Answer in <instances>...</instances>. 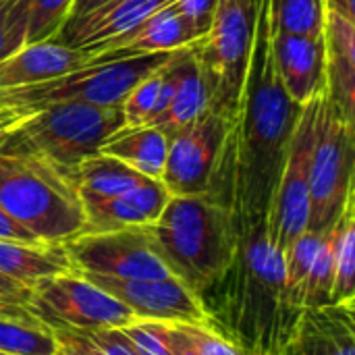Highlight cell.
I'll return each instance as SVG.
<instances>
[{
    "mask_svg": "<svg viewBox=\"0 0 355 355\" xmlns=\"http://www.w3.org/2000/svg\"><path fill=\"white\" fill-rule=\"evenodd\" d=\"M148 229L173 277L204 300L229 268L233 254L227 202L214 193L171 196Z\"/></svg>",
    "mask_w": 355,
    "mask_h": 355,
    "instance_id": "cell-1",
    "label": "cell"
},
{
    "mask_svg": "<svg viewBox=\"0 0 355 355\" xmlns=\"http://www.w3.org/2000/svg\"><path fill=\"white\" fill-rule=\"evenodd\" d=\"M0 206L40 241L64 243L85 229L71 173L33 154L0 152Z\"/></svg>",
    "mask_w": 355,
    "mask_h": 355,
    "instance_id": "cell-2",
    "label": "cell"
},
{
    "mask_svg": "<svg viewBox=\"0 0 355 355\" xmlns=\"http://www.w3.org/2000/svg\"><path fill=\"white\" fill-rule=\"evenodd\" d=\"M125 125L121 106L60 102L19 123L0 146L4 154H33L73 173L98 154L104 141Z\"/></svg>",
    "mask_w": 355,
    "mask_h": 355,
    "instance_id": "cell-3",
    "label": "cell"
},
{
    "mask_svg": "<svg viewBox=\"0 0 355 355\" xmlns=\"http://www.w3.org/2000/svg\"><path fill=\"white\" fill-rule=\"evenodd\" d=\"M262 0H218L208 31L191 44L210 94V108L235 121Z\"/></svg>",
    "mask_w": 355,
    "mask_h": 355,
    "instance_id": "cell-4",
    "label": "cell"
},
{
    "mask_svg": "<svg viewBox=\"0 0 355 355\" xmlns=\"http://www.w3.org/2000/svg\"><path fill=\"white\" fill-rule=\"evenodd\" d=\"M173 52L141 54L106 62H85L60 77L0 92V102L29 114L60 102L121 106L135 83L160 69Z\"/></svg>",
    "mask_w": 355,
    "mask_h": 355,
    "instance_id": "cell-5",
    "label": "cell"
},
{
    "mask_svg": "<svg viewBox=\"0 0 355 355\" xmlns=\"http://www.w3.org/2000/svg\"><path fill=\"white\" fill-rule=\"evenodd\" d=\"M354 173L355 123L345 119L324 96L310 162V212L306 231L324 233L335 225L347 200L355 193Z\"/></svg>",
    "mask_w": 355,
    "mask_h": 355,
    "instance_id": "cell-6",
    "label": "cell"
},
{
    "mask_svg": "<svg viewBox=\"0 0 355 355\" xmlns=\"http://www.w3.org/2000/svg\"><path fill=\"white\" fill-rule=\"evenodd\" d=\"M27 310L50 331H104L135 320L131 310L96 287L81 272L48 279L31 287Z\"/></svg>",
    "mask_w": 355,
    "mask_h": 355,
    "instance_id": "cell-7",
    "label": "cell"
},
{
    "mask_svg": "<svg viewBox=\"0 0 355 355\" xmlns=\"http://www.w3.org/2000/svg\"><path fill=\"white\" fill-rule=\"evenodd\" d=\"M322 98L316 96L302 106L300 119L295 123L285 162L281 166L277 187L270 202L268 227L275 248L285 254V250L308 229L310 212V162L316 137V125L322 108Z\"/></svg>",
    "mask_w": 355,
    "mask_h": 355,
    "instance_id": "cell-8",
    "label": "cell"
},
{
    "mask_svg": "<svg viewBox=\"0 0 355 355\" xmlns=\"http://www.w3.org/2000/svg\"><path fill=\"white\" fill-rule=\"evenodd\" d=\"M75 270L114 279L173 277L148 227H129L104 233H81L64 241Z\"/></svg>",
    "mask_w": 355,
    "mask_h": 355,
    "instance_id": "cell-9",
    "label": "cell"
},
{
    "mask_svg": "<svg viewBox=\"0 0 355 355\" xmlns=\"http://www.w3.org/2000/svg\"><path fill=\"white\" fill-rule=\"evenodd\" d=\"M233 123L208 108L198 121L168 137L162 185L171 196H200L210 189Z\"/></svg>",
    "mask_w": 355,
    "mask_h": 355,
    "instance_id": "cell-10",
    "label": "cell"
},
{
    "mask_svg": "<svg viewBox=\"0 0 355 355\" xmlns=\"http://www.w3.org/2000/svg\"><path fill=\"white\" fill-rule=\"evenodd\" d=\"M79 272V270H77ZM96 287L119 300L141 320H162L196 324L212 320L204 300L189 291L175 277L168 279H114L94 272H81Z\"/></svg>",
    "mask_w": 355,
    "mask_h": 355,
    "instance_id": "cell-11",
    "label": "cell"
},
{
    "mask_svg": "<svg viewBox=\"0 0 355 355\" xmlns=\"http://www.w3.org/2000/svg\"><path fill=\"white\" fill-rule=\"evenodd\" d=\"M175 0H110L85 15L71 17L56 33V42L81 52L102 48L135 27Z\"/></svg>",
    "mask_w": 355,
    "mask_h": 355,
    "instance_id": "cell-12",
    "label": "cell"
},
{
    "mask_svg": "<svg viewBox=\"0 0 355 355\" xmlns=\"http://www.w3.org/2000/svg\"><path fill=\"white\" fill-rule=\"evenodd\" d=\"M200 40V33L193 29V25L179 12V8L173 4L160 8L152 17H148L139 27L129 31L127 35L83 52L87 56V62H106V60H119L129 56H141V54H158V52H175L179 48H187Z\"/></svg>",
    "mask_w": 355,
    "mask_h": 355,
    "instance_id": "cell-13",
    "label": "cell"
},
{
    "mask_svg": "<svg viewBox=\"0 0 355 355\" xmlns=\"http://www.w3.org/2000/svg\"><path fill=\"white\" fill-rule=\"evenodd\" d=\"M272 58L283 87L295 104L304 106L327 89L324 33L308 37L272 29Z\"/></svg>",
    "mask_w": 355,
    "mask_h": 355,
    "instance_id": "cell-14",
    "label": "cell"
},
{
    "mask_svg": "<svg viewBox=\"0 0 355 355\" xmlns=\"http://www.w3.org/2000/svg\"><path fill=\"white\" fill-rule=\"evenodd\" d=\"M355 306L300 312L281 352L289 355H355Z\"/></svg>",
    "mask_w": 355,
    "mask_h": 355,
    "instance_id": "cell-15",
    "label": "cell"
},
{
    "mask_svg": "<svg viewBox=\"0 0 355 355\" xmlns=\"http://www.w3.org/2000/svg\"><path fill=\"white\" fill-rule=\"evenodd\" d=\"M171 193L158 179H146L137 187L96 204H85L83 233H104L129 227H148L158 220Z\"/></svg>",
    "mask_w": 355,
    "mask_h": 355,
    "instance_id": "cell-16",
    "label": "cell"
},
{
    "mask_svg": "<svg viewBox=\"0 0 355 355\" xmlns=\"http://www.w3.org/2000/svg\"><path fill=\"white\" fill-rule=\"evenodd\" d=\"M327 100L355 123V21L327 12L324 21Z\"/></svg>",
    "mask_w": 355,
    "mask_h": 355,
    "instance_id": "cell-17",
    "label": "cell"
},
{
    "mask_svg": "<svg viewBox=\"0 0 355 355\" xmlns=\"http://www.w3.org/2000/svg\"><path fill=\"white\" fill-rule=\"evenodd\" d=\"M85 62L87 56L81 50L62 46L56 40L27 44L0 62V92L60 77Z\"/></svg>",
    "mask_w": 355,
    "mask_h": 355,
    "instance_id": "cell-18",
    "label": "cell"
},
{
    "mask_svg": "<svg viewBox=\"0 0 355 355\" xmlns=\"http://www.w3.org/2000/svg\"><path fill=\"white\" fill-rule=\"evenodd\" d=\"M75 270L64 243L0 241V272L31 289L42 281Z\"/></svg>",
    "mask_w": 355,
    "mask_h": 355,
    "instance_id": "cell-19",
    "label": "cell"
},
{
    "mask_svg": "<svg viewBox=\"0 0 355 355\" xmlns=\"http://www.w3.org/2000/svg\"><path fill=\"white\" fill-rule=\"evenodd\" d=\"M104 154L121 160L146 179H162L168 135L156 125H123L102 146Z\"/></svg>",
    "mask_w": 355,
    "mask_h": 355,
    "instance_id": "cell-20",
    "label": "cell"
},
{
    "mask_svg": "<svg viewBox=\"0 0 355 355\" xmlns=\"http://www.w3.org/2000/svg\"><path fill=\"white\" fill-rule=\"evenodd\" d=\"M210 108V94L206 79L202 75L200 62L193 54V48L187 46L181 50L179 60V83L168 108L152 123L160 127L168 137L183 127L198 121Z\"/></svg>",
    "mask_w": 355,
    "mask_h": 355,
    "instance_id": "cell-21",
    "label": "cell"
},
{
    "mask_svg": "<svg viewBox=\"0 0 355 355\" xmlns=\"http://www.w3.org/2000/svg\"><path fill=\"white\" fill-rule=\"evenodd\" d=\"M71 177L75 181L83 206L116 198L146 181L144 175L104 152H98L79 162L73 168Z\"/></svg>",
    "mask_w": 355,
    "mask_h": 355,
    "instance_id": "cell-22",
    "label": "cell"
},
{
    "mask_svg": "<svg viewBox=\"0 0 355 355\" xmlns=\"http://www.w3.org/2000/svg\"><path fill=\"white\" fill-rule=\"evenodd\" d=\"M333 252L331 306H355V193L329 229Z\"/></svg>",
    "mask_w": 355,
    "mask_h": 355,
    "instance_id": "cell-23",
    "label": "cell"
},
{
    "mask_svg": "<svg viewBox=\"0 0 355 355\" xmlns=\"http://www.w3.org/2000/svg\"><path fill=\"white\" fill-rule=\"evenodd\" d=\"M327 233L304 231L283 254V285L289 308L300 314L304 310V287L312 264L327 241Z\"/></svg>",
    "mask_w": 355,
    "mask_h": 355,
    "instance_id": "cell-24",
    "label": "cell"
},
{
    "mask_svg": "<svg viewBox=\"0 0 355 355\" xmlns=\"http://www.w3.org/2000/svg\"><path fill=\"white\" fill-rule=\"evenodd\" d=\"M275 31L320 37L324 33V0H268Z\"/></svg>",
    "mask_w": 355,
    "mask_h": 355,
    "instance_id": "cell-25",
    "label": "cell"
},
{
    "mask_svg": "<svg viewBox=\"0 0 355 355\" xmlns=\"http://www.w3.org/2000/svg\"><path fill=\"white\" fill-rule=\"evenodd\" d=\"M54 333L40 320L0 318V352L10 355H52Z\"/></svg>",
    "mask_w": 355,
    "mask_h": 355,
    "instance_id": "cell-26",
    "label": "cell"
},
{
    "mask_svg": "<svg viewBox=\"0 0 355 355\" xmlns=\"http://www.w3.org/2000/svg\"><path fill=\"white\" fill-rule=\"evenodd\" d=\"M75 0H27V44L54 40L71 17Z\"/></svg>",
    "mask_w": 355,
    "mask_h": 355,
    "instance_id": "cell-27",
    "label": "cell"
},
{
    "mask_svg": "<svg viewBox=\"0 0 355 355\" xmlns=\"http://www.w3.org/2000/svg\"><path fill=\"white\" fill-rule=\"evenodd\" d=\"M162 67L156 69L154 73H150L148 77H144L139 83H135L131 87V92L125 96V100L121 104L125 125H129V127L148 125V121L154 112L156 98H158V89H160V81H162Z\"/></svg>",
    "mask_w": 355,
    "mask_h": 355,
    "instance_id": "cell-28",
    "label": "cell"
},
{
    "mask_svg": "<svg viewBox=\"0 0 355 355\" xmlns=\"http://www.w3.org/2000/svg\"><path fill=\"white\" fill-rule=\"evenodd\" d=\"M27 46V0H0V62Z\"/></svg>",
    "mask_w": 355,
    "mask_h": 355,
    "instance_id": "cell-29",
    "label": "cell"
},
{
    "mask_svg": "<svg viewBox=\"0 0 355 355\" xmlns=\"http://www.w3.org/2000/svg\"><path fill=\"white\" fill-rule=\"evenodd\" d=\"M331 289H333V252H331V237L327 233V241L320 248L304 287V310L331 306Z\"/></svg>",
    "mask_w": 355,
    "mask_h": 355,
    "instance_id": "cell-30",
    "label": "cell"
},
{
    "mask_svg": "<svg viewBox=\"0 0 355 355\" xmlns=\"http://www.w3.org/2000/svg\"><path fill=\"white\" fill-rule=\"evenodd\" d=\"M166 324L162 320L135 318L119 327V333L135 355H171L166 345Z\"/></svg>",
    "mask_w": 355,
    "mask_h": 355,
    "instance_id": "cell-31",
    "label": "cell"
},
{
    "mask_svg": "<svg viewBox=\"0 0 355 355\" xmlns=\"http://www.w3.org/2000/svg\"><path fill=\"white\" fill-rule=\"evenodd\" d=\"M185 329L196 341L202 355H248L214 324V320L185 324Z\"/></svg>",
    "mask_w": 355,
    "mask_h": 355,
    "instance_id": "cell-32",
    "label": "cell"
},
{
    "mask_svg": "<svg viewBox=\"0 0 355 355\" xmlns=\"http://www.w3.org/2000/svg\"><path fill=\"white\" fill-rule=\"evenodd\" d=\"M218 0H175V6L179 12L193 25V29L200 33V37L208 31L212 23V15Z\"/></svg>",
    "mask_w": 355,
    "mask_h": 355,
    "instance_id": "cell-33",
    "label": "cell"
},
{
    "mask_svg": "<svg viewBox=\"0 0 355 355\" xmlns=\"http://www.w3.org/2000/svg\"><path fill=\"white\" fill-rule=\"evenodd\" d=\"M56 349L52 355H98L96 347L81 331H52Z\"/></svg>",
    "mask_w": 355,
    "mask_h": 355,
    "instance_id": "cell-34",
    "label": "cell"
},
{
    "mask_svg": "<svg viewBox=\"0 0 355 355\" xmlns=\"http://www.w3.org/2000/svg\"><path fill=\"white\" fill-rule=\"evenodd\" d=\"M98 355H135L119 329H104V331H89L85 333Z\"/></svg>",
    "mask_w": 355,
    "mask_h": 355,
    "instance_id": "cell-35",
    "label": "cell"
},
{
    "mask_svg": "<svg viewBox=\"0 0 355 355\" xmlns=\"http://www.w3.org/2000/svg\"><path fill=\"white\" fill-rule=\"evenodd\" d=\"M166 345H168L171 355H202L196 341L187 333L185 324H181V322L166 324Z\"/></svg>",
    "mask_w": 355,
    "mask_h": 355,
    "instance_id": "cell-36",
    "label": "cell"
},
{
    "mask_svg": "<svg viewBox=\"0 0 355 355\" xmlns=\"http://www.w3.org/2000/svg\"><path fill=\"white\" fill-rule=\"evenodd\" d=\"M0 241H40L35 235H31L23 225H19L2 206H0Z\"/></svg>",
    "mask_w": 355,
    "mask_h": 355,
    "instance_id": "cell-37",
    "label": "cell"
},
{
    "mask_svg": "<svg viewBox=\"0 0 355 355\" xmlns=\"http://www.w3.org/2000/svg\"><path fill=\"white\" fill-rule=\"evenodd\" d=\"M31 289L15 283L12 279H8L6 275L0 272V304H10V306H25L27 308V300H29Z\"/></svg>",
    "mask_w": 355,
    "mask_h": 355,
    "instance_id": "cell-38",
    "label": "cell"
},
{
    "mask_svg": "<svg viewBox=\"0 0 355 355\" xmlns=\"http://www.w3.org/2000/svg\"><path fill=\"white\" fill-rule=\"evenodd\" d=\"M27 116H31V114L25 112V110H21V108H15V106H10V104L0 102V146H2L4 139L10 135V131H12L19 123H23Z\"/></svg>",
    "mask_w": 355,
    "mask_h": 355,
    "instance_id": "cell-39",
    "label": "cell"
},
{
    "mask_svg": "<svg viewBox=\"0 0 355 355\" xmlns=\"http://www.w3.org/2000/svg\"><path fill=\"white\" fill-rule=\"evenodd\" d=\"M327 12H337L355 21V0H324Z\"/></svg>",
    "mask_w": 355,
    "mask_h": 355,
    "instance_id": "cell-40",
    "label": "cell"
},
{
    "mask_svg": "<svg viewBox=\"0 0 355 355\" xmlns=\"http://www.w3.org/2000/svg\"><path fill=\"white\" fill-rule=\"evenodd\" d=\"M0 318H21V320H37L25 306L0 304Z\"/></svg>",
    "mask_w": 355,
    "mask_h": 355,
    "instance_id": "cell-41",
    "label": "cell"
},
{
    "mask_svg": "<svg viewBox=\"0 0 355 355\" xmlns=\"http://www.w3.org/2000/svg\"><path fill=\"white\" fill-rule=\"evenodd\" d=\"M106 2H110V0H75L73 2V8H71V17L85 15V12H89V10H94V8H98V6H102Z\"/></svg>",
    "mask_w": 355,
    "mask_h": 355,
    "instance_id": "cell-42",
    "label": "cell"
},
{
    "mask_svg": "<svg viewBox=\"0 0 355 355\" xmlns=\"http://www.w3.org/2000/svg\"><path fill=\"white\" fill-rule=\"evenodd\" d=\"M0 355H10V354H4V352H0Z\"/></svg>",
    "mask_w": 355,
    "mask_h": 355,
    "instance_id": "cell-43",
    "label": "cell"
},
{
    "mask_svg": "<svg viewBox=\"0 0 355 355\" xmlns=\"http://www.w3.org/2000/svg\"><path fill=\"white\" fill-rule=\"evenodd\" d=\"M279 355H289V354H285V352H281V354H279Z\"/></svg>",
    "mask_w": 355,
    "mask_h": 355,
    "instance_id": "cell-44",
    "label": "cell"
}]
</instances>
